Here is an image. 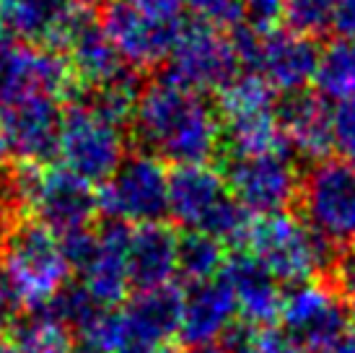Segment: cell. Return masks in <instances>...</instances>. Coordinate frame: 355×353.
I'll use <instances>...</instances> for the list:
<instances>
[{
    "instance_id": "cell-4",
    "label": "cell",
    "mask_w": 355,
    "mask_h": 353,
    "mask_svg": "<svg viewBox=\"0 0 355 353\" xmlns=\"http://www.w3.org/2000/svg\"><path fill=\"white\" fill-rule=\"evenodd\" d=\"M0 268L8 275L24 312H42L70 284L73 273L58 234L34 218L10 224Z\"/></svg>"
},
{
    "instance_id": "cell-36",
    "label": "cell",
    "mask_w": 355,
    "mask_h": 353,
    "mask_svg": "<svg viewBox=\"0 0 355 353\" xmlns=\"http://www.w3.org/2000/svg\"><path fill=\"white\" fill-rule=\"evenodd\" d=\"M189 353H226V351H223L218 343H213V345H200V348H192Z\"/></svg>"
},
{
    "instance_id": "cell-14",
    "label": "cell",
    "mask_w": 355,
    "mask_h": 353,
    "mask_svg": "<svg viewBox=\"0 0 355 353\" xmlns=\"http://www.w3.org/2000/svg\"><path fill=\"white\" fill-rule=\"evenodd\" d=\"M80 16L73 0H0V37L62 52Z\"/></svg>"
},
{
    "instance_id": "cell-33",
    "label": "cell",
    "mask_w": 355,
    "mask_h": 353,
    "mask_svg": "<svg viewBox=\"0 0 355 353\" xmlns=\"http://www.w3.org/2000/svg\"><path fill=\"white\" fill-rule=\"evenodd\" d=\"M316 353H355V330H350V333H347L343 340H337L335 345H329V348L316 351Z\"/></svg>"
},
{
    "instance_id": "cell-22",
    "label": "cell",
    "mask_w": 355,
    "mask_h": 353,
    "mask_svg": "<svg viewBox=\"0 0 355 353\" xmlns=\"http://www.w3.org/2000/svg\"><path fill=\"white\" fill-rule=\"evenodd\" d=\"M223 122V138L231 156H272V154H291L283 128L277 122L275 109L252 112L244 117L220 120Z\"/></svg>"
},
{
    "instance_id": "cell-17",
    "label": "cell",
    "mask_w": 355,
    "mask_h": 353,
    "mask_svg": "<svg viewBox=\"0 0 355 353\" xmlns=\"http://www.w3.org/2000/svg\"><path fill=\"white\" fill-rule=\"evenodd\" d=\"M239 320V306L231 286L218 275L216 281L187 286L184 309L179 325V340L192 348L218 343L223 333Z\"/></svg>"
},
{
    "instance_id": "cell-7",
    "label": "cell",
    "mask_w": 355,
    "mask_h": 353,
    "mask_svg": "<svg viewBox=\"0 0 355 353\" xmlns=\"http://www.w3.org/2000/svg\"><path fill=\"white\" fill-rule=\"evenodd\" d=\"M62 104L50 94L0 97V156L16 167H47L58 156Z\"/></svg>"
},
{
    "instance_id": "cell-2",
    "label": "cell",
    "mask_w": 355,
    "mask_h": 353,
    "mask_svg": "<svg viewBox=\"0 0 355 353\" xmlns=\"http://www.w3.org/2000/svg\"><path fill=\"white\" fill-rule=\"evenodd\" d=\"M6 200L19 218L21 213H29L58 236L91 229V221L99 213L94 185L62 164L16 167L6 179Z\"/></svg>"
},
{
    "instance_id": "cell-35",
    "label": "cell",
    "mask_w": 355,
    "mask_h": 353,
    "mask_svg": "<svg viewBox=\"0 0 355 353\" xmlns=\"http://www.w3.org/2000/svg\"><path fill=\"white\" fill-rule=\"evenodd\" d=\"M73 3H76L80 10H86V8H94V6H99V8H101L107 0H73Z\"/></svg>"
},
{
    "instance_id": "cell-32",
    "label": "cell",
    "mask_w": 355,
    "mask_h": 353,
    "mask_svg": "<svg viewBox=\"0 0 355 353\" xmlns=\"http://www.w3.org/2000/svg\"><path fill=\"white\" fill-rule=\"evenodd\" d=\"M332 29L337 31V37L355 40V0H340L337 3Z\"/></svg>"
},
{
    "instance_id": "cell-15",
    "label": "cell",
    "mask_w": 355,
    "mask_h": 353,
    "mask_svg": "<svg viewBox=\"0 0 355 353\" xmlns=\"http://www.w3.org/2000/svg\"><path fill=\"white\" fill-rule=\"evenodd\" d=\"M220 278L231 286L239 306V320L254 327H272L283 312L280 284L267 273L247 249H231Z\"/></svg>"
},
{
    "instance_id": "cell-19",
    "label": "cell",
    "mask_w": 355,
    "mask_h": 353,
    "mask_svg": "<svg viewBox=\"0 0 355 353\" xmlns=\"http://www.w3.org/2000/svg\"><path fill=\"white\" fill-rule=\"evenodd\" d=\"M228 195L223 174L207 164L168 172V216L187 231H200Z\"/></svg>"
},
{
    "instance_id": "cell-28",
    "label": "cell",
    "mask_w": 355,
    "mask_h": 353,
    "mask_svg": "<svg viewBox=\"0 0 355 353\" xmlns=\"http://www.w3.org/2000/svg\"><path fill=\"white\" fill-rule=\"evenodd\" d=\"M332 148L340 161L355 167V97L335 101L332 107Z\"/></svg>"
},
{
    "instance_id": "cell-25",
    "label": "cell",
    "mask_w": 355,
    "mask_h": 353,
    "mask_svg": "<svg viewBox=\"0 0 355 353\" xmlns=\"http://www.w3.org/2000/svg\"><path fill=\"white\" fill-rule=\"evenodd\" d=\"M218 345L226 353H304V348L296 340H291L283 330L254 327L244 320L231 325Z\"/></svg>"
},
{
    "instance_id": "cell-31",
    "label": "cell",
    "mask_w": 355,
    "mask_h": 353,
    "mask_svg": "<svg viewBox=\"0 0 355 353\" xmlns=\"http://www.w3.org/2000/svg\"><path fill=\"white\" fill-rule=\"evenodd\" d=\"M135 10H140L143 16H148L150 21H158V24H171V26H179L184 24L182 21V13H184V0H128Z\"/></svg>"
},
{
    "instance_id": "cell-26",
    "label": "cell",
    "mask_w": 355,
    "mask_h": 353,
    "mask_svg": "<svg viewBox=\"0 0 355 353\" xmlns=\"http://www.w3.org/2000/svg\"><path fill=\"white\" fill-rule=\"evenodd\" d=\"M337 3L340 0H286L283 19L291 31L314 40L332 26Z\"/></svg>"
},
{
    "instance_id": "cell-38",
    "label": "cell",
    "mask_w": 355,
    "mask_h": 353,
    "mask_svg": "<svg viewBox=\"0 0 355 353\" xmlns=\"http://www.w3.org/2000/svg\"><path fill=\"white\" fill-rule=\"evenodd\" d=\"M347 309H350V327L355 330V299H350V302H347Z\"/></svg>"
},
{
    "instance_id": "cell-11",
    "label": "cell",
    "mask_w": 355,
    "mask_h": 353,
    "mask_svg": "<svg viewBox=\"0 0 355 353\" xmlns=\"http://www.w3.org/2000/svg\"><path fill=\"white\" fill-rule=\"evenodd\" d=\"M280 322L286 325L283 333L296 340L304 353L324 351L353 330L347 299L337 294L335 286L324 278L291 286V291L283 294Z\"/></svg>"
},
{
    "instance_id": "cell-6",
    "label": "cell",
    "mask_w": 355,
    "mask_h": 353,
    "mask_svg": "<svg viewBox=\"0 0 355 353\" xmlns=\"http://www.w3.org/2000/svg\"><path fill=\"white\" fill-rule=\"evenodd\" d=\"M241 68L247 65L265 81L275 94H298L314 81L319 47L311 37L291 29H275L259 34L252 26H239L231 34Z\"/></svg>"
},
{
    "instance_id": "cell-18",
    "label": "cell",
    "mask_w": 355,
    "mask_h": 353,
    "mask_svg": "<svg viewBox=\"0 0 355 353\" xmlns=\"http://www.w3.org/2000/svg\"><path fill=\"white\" fill-rule=\"evenodd\" d=\"M277 122L288 146L309 161H324L332 151V107L309 88L277 101Z\"/></svg>"
},
{
    "instance_id": "cell-8",
    "label": "cell",
    "mask_w": 355,
    "mask_h": 353,
    "mask_svg": "<svg viewBox=\"0 0 355 353\" xmlns=\"http://www.w3.org/2000/svg\"><path fill=\"white\" fill-rule=\"evenodd\" d=\"M99 211L128 226L158 224L168 213V172L153 154H128L117 172L96 190Z\"/></svg>"
},
{
    "instance_id": "cell-21",
    "label": "cell",
    "mask_w": 355,
    "mask_h": 353,
    "mask_svg": "<svg viewBox=\"0 0 355 353\" xmlns=\"http://www.w3.org/2000/svg\"><path fill=\"white\" fill-rule=\"evenodd\" d=\"M62 49H65L70 70L76 76V88L83 86L86 91L101 88L119 79L130 68L128 63L119 58L114 44L109 42L99 21H94L86 13L80 16Z\"/></svg>"
},
{
    "instance_id": "cell-29",
    "label": "cell",
    "mask_w": 355,
    "mask_h": 353,
    "mask_svg": "<svg viewBox=\"0 0 355 353\" xmlns=\"http://www.w3.org/2000/svg\"><path fill=\"white\" fill-rule=\"evenodd\" d=\"M327 284H332L337 288V294L343 299H355V245L345 247L337 252L335 265L329 268V273L324 275Z\"/></svg>"
},
{
    "instance_id": "cell-16",
    "label": "cell",
    "mask_w": 355,
    "mask_h": 353,
    "mask_svg": "<svg viewBox=\"0 0 355 353\" xmlns=\"http://www.w3.org/2000/svg\"><path fill=\"white\" fill-rule=\"evenodd\" d=\"M132 226L109 221L99 229V247L96 255L80 270V286L101 309H117L128 304L130 273H128V247Z\"/></svg>"
},
{
    "instance_id": "cell-39",
    "label": "cell",
    "mask_w": 355,
    "mask_h": 353,
    "mask_svg": "<svg viewBox=\"0 0 355 353\" xmlns=\"http://www.w3.org/2000/svg\"><path fill=\"white\" fill-rule=\"evenodd\" d=\"M6 174H8V172H3V156H0V187L6 182Z\"/></svg>"
},
{
    "instance_id": "cell-37",
    "label": "cell",
    "mask_w": 355,
    "mask_h": 353,
    "mask_svg": "<svg viewBox=\"0 0 355 353\" xmlns=\"http://www.w3.org/2000/svg\"><path fill=\"white\" fill-rule=\"evenodd\" d=\"M0 353H21L13 340H0Z\"/></svg>"
},
{
    "instance_id": "cell-41",
    "label": "cell",
    "mask_w": 355,
    "mask_h": 353,
    "mask_svg": "<svg viewBox=\"0 0 355 353\" xmlns=\"http://www.w3.org/2000/svg\"><path fill=\"white\" fill-rule=\"evenodd\" d=\"M0 330H3V325H0Z\"/></svg>"
},
{
    "instance_id": "cell-20",
    "label": "cell",
    "mask_w": 355,
    "mask_h": 353,
    "mask_svg": "<svg viewBox=\"0 0 355 353\" xmlns=\"http://www.w3.org/2000/svg\"><path fill=\"white\" fill-rule=\"evenodd\" d=\"M177 247L179 234L174 226L164 221L132 226L128 247L130 286L135 291H150L171 284L177 275Z\"/></svg>"
},
{
    "instance_id": "cell-34",
    "label": "cell",
    "mask_w": 355,
    "mask_h": 353,
    "mask_svg": "<svg viewBox=\"0 0 355 353\" xmlns=\"http://www.w3.org/2000/svg\"><path fill=\"white\" fill-rule=\"evenodd\" d=\"M10 224H13V218H8L0 211V257H3V247H6V236H8Z\"/></svg>"
},
{
    "instance_id": "cell-5",
    "label": "cell",
    "mask_w": 355,
    "mask_h": 353,
    "mask_svg": "<svg viewBox=\"0 0 355 353\" xmlns=\"http://www.w3.org/2000/svg\"><path fill=\"white\" fill-rule=\"evenodd\" d=\"M58 156L89 185H104L128 156L125 125L104 115L86 94H73L62 107Z\"/></svg>"
},
{
    "instance_id": "cell-27",
    "label": "cell",
    "mask_w": 355,
    "mask_h": 353,
    "mask_svg": "<svg viewBox=\"0 0 355 353\" xmlns=\"http://www.w3.org/2000/svg\"><path fill=\"white\" fill-rule=\"evenodd\" d=\"M184 6L198 24L220 31L239 29L247 19V0H184Z\"/></svg>"
},
{
    "instance_id": "cell-12",
    "label": "cell",
    "mask_w": 355,
    "mask_h": 353,
    "mask_svg": "<svg viewBox=\"0 0 355 353\" xmlns=\"http://www.w3.org/2000/svg\"><path fill=\"white\" fill-rule=\"evenodd\" d=\"M220 174L234 200L259 218L288 213V208L296 206L301 195V174L288 154L231 156Z\"/></svg>"
},
{
    "instance_id": "cell-9",
    "label": "cell",
    "mask_w": 355,
    "mask_h": 353,
    "mask_svg": "<svg viewBox=\"0 0 355 353\" xmlns=\"http://www.w3.org/2000/svg\"><path fill=\"white\" fill-rule=\"evenodd\" d=\"M298 206L304 221L337 249L355 245V167L347 161H316L301 176Z\"/></svg>"
},
{
    "instance_id": "cell-24",
    "label": "cell",
    "mask_w": 355,
    "mask_h": 353,
    "mask_svg": "<svg viewBox=\"0 0 355 353\" xmlns=\"http://www.w3.org/2000/svg\"><path fill=\"white\" fill-rule=\"evenodd\" d=\"M316 94L324 99H353L355 97V40L337 37L319 49L316 63Z\"/></svg>"
},
{
    "instance_id": "cell-3",
    "label": "cell",
    "mask_w": 355,
    "mask_h": 353,
    "mask_svg": "<svg viewBox=\"0 0 355 353\" xmlns=\"http://www.w3.org/2000/svg\"><path fill=\"white\" fill-rule=\"evenodd\" d=\"M244 249L288 288L324 278L340 252L293 213L254 218Z\"/></svg>"
},
{
    "instance_id": "cell-23",
    "label": "cell",
    "mask_w": 355,
    "mask_h": 353,
    "mask_svg": "<svg viewBox=\"0 0 355 353\" xmlns=\"http://www.w3.org/2000/svg\"><path fill=\"white\" fill-rule=\"evenodd\" d=\"M226 247L216 242L213 236L202 231H184L179 234L177 247V273L187 286L216 281L223 273V265L228 260Z\"/></svg>"
},
{
    "instance_id": "cell-30",
    "label": "cell",
    "mask_w": 355,
    "mask_h": 353,
    "mask_svg": "<svg viewBox=\"0 0 355 353\" xmlns=\"http://www.w3.org/2000/svg\"><path fill=\"white\" fill-rule=\"evenodd\" d=\"M286 0H247V26L259 34L277 29V21L283 19Z\"/></svg>"
},
{
    "instance_id": "cell-10",
    "label": "cell",
    "mask_w": 355,
    "mask_h": 353,
    "mask_svg": "<svg viewBox=\"0 0 355 353\" xmlns=\"http://www.w3.org/2000/svg\"><path fill=\"white\" fill-rule=\"evenodd\" d=\"M164 76L198 94H220L241 76V63L231 34L198 21L184 24L168 55V68Z\"/></svg>"
},
{
    "instance_id": "cell-40",
    "label": "cell",
    "mask_w": 355,
    "mask_h": 353,
    "mask_svg": "<svg viewBox=\"0 0 355 353\" xmlns=\"http://www.w3.org/2000/svg\"><path fill=\"white\" fill-rule=\"evenodd\" d=\"M80 353H89V351H80Z\"/></svg>"
},
{
    "instance_id": "cell-1",
    "label": "cell",
    "mask_w": 355,
    "mask_h": 353,
    "mask_svg": "<svg viewBox=\"0 0 355 353\" xmlns=\"http://www.w3.org/2000/svg\"><path fill=\"white\" fill-rule=\"evenodd\" d=\"M132 130L140 151L174 167H202L218 156L223 143L218 107L168 76H158L143 86Z\"/></svg>"
},
{
    "instance_id": "cell-13",
    "label": "cell",
    "mask_w": 355,
    "mask_h": 353,
    "mask_svg": "<svg viewBox=\"0 0 355 353\" xmlns=\"http://www.w3.org/2000/svg\"><path fill=\"white\" fill-rule=\"evenodd\" d=\"M99 24L119 58L132 70L158 68L168 60L184 24H158L135 10L128 0H107L99 10Z\"/></svg>"
}]
</instances>
